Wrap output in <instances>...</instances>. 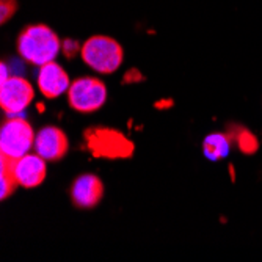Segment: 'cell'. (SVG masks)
Listing matches in <instances>:
<instances>
[{"mask_svg": "<svg viewBox=\"0 0 262 262\" xmlns=\"http://www.w3.org/2000/svg\"><path fill=\"white\" fill-rule=\"evenodd\" d=\"M80 57L86 66L101 74H113L124 61V49L107 35H93L83 44Z\"/></svg>", "mask_w": 262, "mask_h": 262, "instance_id": "2", "label": "cell"}, {"mask_svg": "<svg viewBox=\"0 0 262 262\" xmlns=\"http://www.w3.org/2000/svg\"><path fill=\"white\" fill-rule=\"evenodd\" d=\"M17 11L16 0H0V22L7 24Z\"/></svg>", "mask_w": 262, "mask_h": 262, "instance_id": "14", "label": "cell"}, {"mask_svg": "<svg viewBox=\"0 0 262 262\" xmlns=\"http://www.w3.org/2000/svg\"><path fill=\"white\" fill-rule=\"evenodd\" d=\"M35 130L22 116H8L0 127V151L10 159L29 154L35 146Z\"/></svg>", "mask_w": 262, "mask_h": 262, "instance_id": "4", "label": "cell"}, {"mask_svg": "<svg viewBox=\"0 0 262 262\" xmlns=\"http://www.w3.org/2000/svg\"><path fill=\"white\" fill-rule=\"evenodd\" d=\"M107 101V86L96 77H80L71 82L68 102L80 113H93L102 108Z\"/></svg>", "mask_w": 262, "mask_h": 262, "instance_id": "5", "label": "cell"}, {"mask_svg": "<svg viewBox=\"0 0 262 262\" xmlns=\"http://www.w3.org/2000/svg\"><path fill=\"white\" fill-rule=\"evenodd\" d=\"M38 90L47 99H55L61 94L68 93L71 86V79L64 68L55 60L39 66V73L36 77Z\"/></svg>", "mask_w": 262, "mask_h": 262, "instance_id": "8", "label": "cell"}, {"mask_svg": "<svg viewBox=\"0 0 262 262\" xmlns=\"http://www.w3.org/2000/svg\"><path fill=\"white\" fill-rule=\"evenodd\" d=\"M8 79V69H7V64L2 63V82H5Z\"/></svg>", "mask_w": 262, "mask_h": 262, "instance_id": "18", "label": "cell"}, {"mask_svg": "<svg viewBox=\"0 0 262 262\" xmlns=\"http://www.w3.org/2000/svg\"><path fill=\"white\" fill-rule=\"evenodd\" d=\"M0 182H2V190H0V198L7 200L14 193L16 187L19 185L16 178L10 170V162L7 156H0Z\"/></svg>", "mask_w": 262, "mask_h": 262, "instance_id": "13", "label": "cell"}, {"mask_svg": "<svg viewBox=\"0 0 262 262\" xmlns=\"http://www.w3.org/2000/svg\"><path fill=\"white\" fill-rule=\"evenodd\" d=\"M141 80H143V76H141V73L138 69H129L127 73L124 74V77H123L124 83H138Z\"/></svg>", "mask_w": 262, "mask_h": 262, "instance_id": "16", "label": "cell"}, {"mask_svg": "<svg viewBox=\"0 0 262 262\" xmlns=\"http://www.w3.org/2000/svg\"><path fill=\"white\" fill-rule=\"evenodd\" d=\"M35 90L32 83L19 76H10L0 88V107L8 116H17L33 102Z\"/></svg>", "mask_w": 262, "mask_h": 262, "instance_id": "6", "label": "cell"}, {"mask_svg": "<svg viewBox=\"0 0 262 262\" xmlns=\"http://www.w3.org/2000/svg\"><path fill=\"white\" fill-rule=\"evenodd\" d=\"M33 148L35 152L47 162H57L66 156L69 149V141L61 129L55 126H47L36 134Z\"/></svg>", "mask_w": 262, "mask_h": 262, "instance_id": "9", "label": "cell"}, {"mask_svg": "<svg viewBox=\"0 0 262 262\" xmlns=\"http://www.w3.org/2000/svg\"><path fill=\"white\" fill-rule=\"evenodd\" d=\"M85 148L98 159H129L135 145L120 130L110 127H90L83 132Z\"/></svg>", "mask_w": 262, "mask_h": 262, "instance_id": "3", "label": "cell"}, {"mask_svg": "<svg viewBox=\"0 0 262 262\" xmlns=\"http://www.w3.org/2000/svg\"><path fill=\"white\" fill-rule=\"evenodd\" d=\"M82 51V44H79L76 39H63L61 41V54L66 58H74Z\"/></svg>", "mask_w": 262, "mask_h": 262, "instance_id": "15", "label": "cell"}, {"mask_svg": "<svg viewBox=\"0 0 262 262\" xmlns=\"http://www.w3.org/2000/svg\"><path fill=\"white\" fill-rule=\"evenodd\" d=\"M104 196V184L96 174H82L71 185V201L79 209L96 207Z\"/></svg>", "mask_w": 262, "mask_h": 262, "instance_id": "10", "label": "cell"}, {"mask_svg": "<svg viewBox=\"0 0 262 262\" xmlns=\"http://www.w3.org/2000/svg\"><path fill=\"white\" fill-rule=\"evenodd\" d=\"M228 137L231 140V143L239 148L241 152L244 154H254L259 149V140L257 137L250 132L247 127L239 126V124H231L228 127Z\"/></svg>", "mask_w": 262, "mask_h": 262, "instance_id": "12", "label": "cell"}, {"mask_svg": "<svg viewBox=\"0 0 262 262\" xmlns=\"http://www.w3.org/2000/svg\"><path fill=\"white\" fill-rule=\"evenodd\" d=\"M10 170L16 178L17 184L24 188H35L39 187L47 176V165L46 159L39 154H26L19 159H10Z\"/></svg>", "mask_w": 262, "mask_h": 262, "instance_id": "7", "label": "cell"}, {"mask_svg": "<svg viewBox=\"0 0 262 262\" xmlns=\"http://www.w3.org/2000/svg\"><path fill=\"white\" fill-rule=\"evenodd\" d=\"M231 140L228 137V134H222V132H215L210 134L204 138L203 141V152L209 160L217 162L223 157H226L229 154V148H231Z\"/></svg>", "mask_w": 262, "mask_h": 262, "instance_id": "11", "label": "cell"}, {"mask_svg": "<svg viewBox=\"0 0 262 262\" xmlns=\"http://www.w3.org/2000/svg\"><path fill=\"white\" fill-rule=\"evenodd\" d=\"M16 47L22 60L33 66H42L57 58L61 52V41L46 24H30L20 30Z\"/></svg>", "mask_w": 262, "mask_h": 262, "instance_id": "1", "label": "cell"}, {"mask_svg": "<svg viewBox=\"0 0 262 262\" xmlns=\"http://www.w3.org/2000/svg\"><path fill=\"white\" fill-rule=\"evenodd\" d=\"M173 105V101H160V102H157L156 104V107H160V108H165V107H171Z\"/></svg>", "mask_w": 262, "mask_h": 262, "instance_id": "17", "label": "cell"}]
</instances>
